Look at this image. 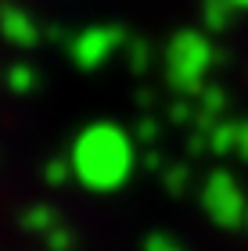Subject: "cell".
Segmentation results:
<instances>
[{"label":"cell","mask_w":248,"mask_h":251,"mask_svg":"<svg viewBox=\"0 0 248 251\" xmlns=\"http://www.w3.org/2000/svg\"><path fill=\"white\" fill-rule=\"evenodd\" d=\"M72 169L86 187L115 190L119 183H126V176L133 169V147L115 126H94L76 144Z\"/></svg>","instance_id":"1"},{"label":"cell","mask_w":248,"mask_h":251,"mask_svg":"<svg viewBox=\"0 0 248 251\" xmlns=\"http://www.w3.org/2000/svg\"><path fill=\"white\" fill-rule=\"evenodd\" d=\"M205 208L220 226H238L245 215V194L227 173H216L205 183Z\"/></svg>","instance_id":"2"},{"label":"cell","mask_w":248,"mask_h":251,"mask_svg":"<svg viewBox=\"0 0 248 251\" xmlns=\"http://www.w3.org/2000/svg\"><path fill=\"white\" fill-rule=\"evenodd\" d=\"M144 251H184L176 241H169L165 233H155V237H148V244H144Z\"/></svg>","instance_id":"3"}]
</instances>
